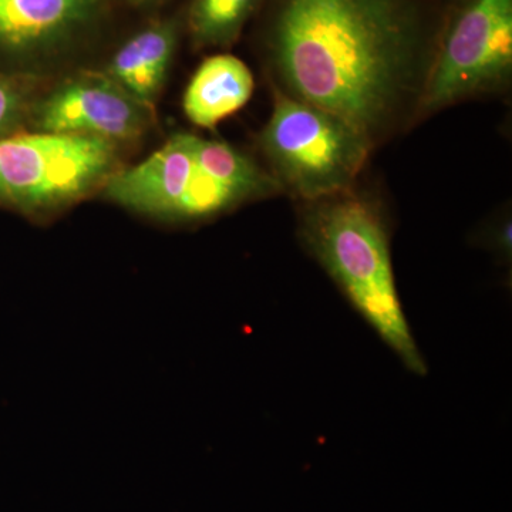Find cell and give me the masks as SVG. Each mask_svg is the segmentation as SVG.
<instances>
[{
    "label": "cell",
    "mask_w": 512,
    "mask_h": 512,
    "mask_svg": "<svg viewBox=\"0 0 512 512\" xmlns=\"http://www.w3.org/2000/svg\"><path fill=\"white\" fill-rule=\"evenodd\" d=\"M274 45L296 99L370 136L402 90L414 28L399 0H285Z\"/></svg>",
    "instance_id": "cell-1"
},
{
    "label": "cell",
    "mask_w": 512,
    "mask_h": 512,
    "mask_svg": "<svg viewBox=\"0 0 512 512\" xmlns=\"http://www.w3.org/2000/svg\"><path fill=\"white\" fill-rule=\"evenodd\" d=\"M278 190L276 178L234 147L187 133L117 171L103 188L121 207L168 222L205 220Z\"/></svg>",
    "instance_id": "cell-2"
},
{
    "label": "cell",
    "mask_w": 512,
    "mask_h": 512,
    "mask_svg": "<svg viewBox=\"0 0 512 512\" xmlns=\"http://www.w3.org/2000/svg\"><path fill=\"white\" fill-rule=\"evenodd\" d=\"M303 237L353 308L416 375L426 363L404 315L382 218L367 202L326 198L309 212Z\"/></svg>",
    "instance_id": "cell-3"
},
{
    "label": "cell",
    "mask_w": 512,
    "mask_h": 512,
    "mask_svg": "<svg viewBox=\"0 0 512 512\" xmlns=\"http://www.w3.org/2000/svg\"><path fill=\"white\" fill-rule=\"evenodd\" d=\"M120 168L117 144L73 134L0 138V204L50 215L103 190Z\"/></svg>",
    "instance_id": "cell-4"
},
{
    "label": "cell",
    "mask_w": 512,
    "mask_h": 512,
    "mask_svg": "<svg viewBox=\"0 0 512 512\" xmlns=\"http://www.w3.org/2000/svg\"><path fill=\"white\" fill-rule=\"evenodd\" d=\"M262 146L281 187L319 201L352 187L369 156L370 136L328 110L278 94Z\"/></svg>",
    "instance_id": "cell-5"
},
{
    "label": "cell",
    "mask_w": 512,
    "mask_h": 512,
    "mask_svg": "<svg viewBox=\"0 0 512 512\" xmlns=\"http://www.w3.org/2000/svg\"><path fill=\"white\" fill-rule=\"evenodd\" d=\"M512 67V0H471L434 63L424 106L441 107L505 79Z\"/></svg>",
    "instance_id": "cell-6"
},
{
    "label": "cell",
    "mask_w": 512,
    "mask_h": 512,
    "mask_svg": "<svg viewBox=\"0 0 512 512\" xmlns=\"http://www.w3.org/2000/svg\"><path fill=\"white\" fill-rule=\"evenodd\" d=\"M35 116L37 131L119 144L146 133L151 107L134 99L106 73H86L60 84L40 101Z\"/></svg>",
    "instance_id": "cell-7"
},
{
    "label": "cell",
    "mask_w": 512,
    "mask_h": 512,
    "mask_svg": "<svg viewBox=\"0 0 512 512\" xmlns=\"http://www.w3.org/2000/svg\"><path fill=\"white\" fill-rule=\"evenodd\" d=\"M99 8L100 0H0V45H55L92 22Z\"/></svg>",
    "instance_id": "cell-8"
},
{
    "label": "cell",
    "mask_w": 512,
    "mask_h": 512,
    "mask_svg": "<svg viewBox=\"0 0 512 512\" xmlns=\"http://www.w3.org/2000/svg\"><path fill=\"white\" fill-rule=\"evenodd\" d=\"M254 86L251 70L238 57H210L198 67L185 89V116L195 126L214 128L248 103Z\"/></svg>",
    "instance_id": "cell-9"
},
{
    "label": "cell",
    "mask_w": 512,
    "mask_h": 512,
    "mask_svg": "<svg viewBox=\"0 0 512 512\" xmlns=\"http://www.w3.org/2000/svg\"><path fill=\"white\" fill-rule=\"evenodd\" d=\"M175 47L168 23L151 26L121 47L107 67V76L140 103L153 107L163 89Z\"/></svg>",
    "instance_id": "cell-10"
},
{
    "label": "cell",
    "mask_w": 512,
    "mask_h": 512,
    "mask_svg": "<svg viewBox=\"0 0 512 512\" xmlns=\"http://www.w3.org/2000/svg\"><path fill=\"white\" fill-rule=\"evenodd\" d=\"M259 0H194L192 35L202 45H227L241 32Z\"/></svg>",
    "instance_id": "cell-11"
},
{
    "label": "cell",
    "mask_w": 512,
    "mask_h": 512,
    "mask_svg": "<svg viewBox=\"0 0 512 512\" xmlns=\"http://www.w3.org/2000/svg\"><path fill=\"white\" fill-rule=\"evenodd\" d=\"M23 107L25 94L22 89L12 80L0 76V133L16 123Z\"/></svg>",
    "instance_id": "cell-12"
}]
</instances>
